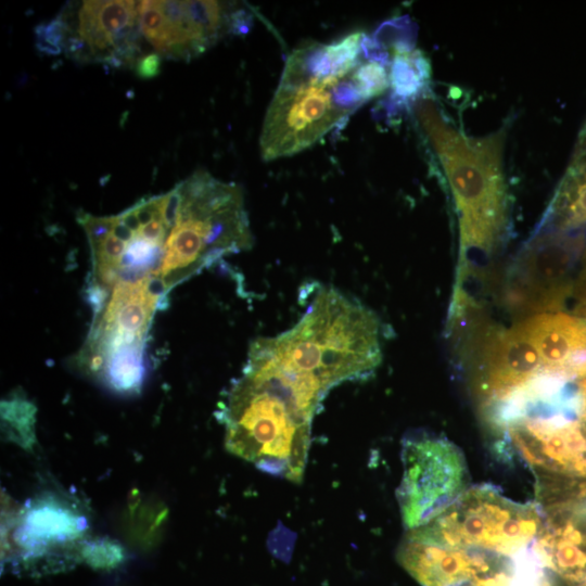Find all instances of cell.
I'll list each match as a JSON object with an SVG mask.
<instances>
[{
	"mask_svg": "<svg viewBox=\"0 0 586 586\" xmlns=\"http://www.w3.org/2000/svg\"><path fill=\"white\" fill-rule=\"evenodd\" d=\"M391 53L355 31L303 41L288 56L264 117L259 152L269 162L303 152L390 88Z\"/></svg>",
	"mask_w": 586,
	"mask_h": 586,
	"instance_id": "cell-1",
	"label": "cell"
},
{
	"mask_svg": "<svg viewBox=\"0 0 586 586\" xmlns=\"http://www.w3.org/2000/svg\"><path fill=\"white\" fill-rule=\"evenodd\" d=\"M316 412L276 371L247 356L217 415L231 454L264 472L300 483Z\"/></svg>",
	"mask_w": 586,
	"mask_h": 586,
	"instance_id": "cell-2",
	"label": "cell"
},
{
	"mask_svg": "<svg viewBox=\"0 0 586 586\" xmlns=\"http://www.w3.org/2000/svg\"><path fill=\"white\" fill-rule=\"evenodd\" d=\"M413 112L450 187L458 214L461 260L472 254L493 253L509 224L502 162L507 128L482 137L468 136L451 125L429 98L419 100Z\"/></svg>",
	"mask_w": 586,
	"mask_h": 586,
	"instance_id": "cell-3",
	"label": "cell"
},
{
	"mask_svg": "<svg viewBox=\"0 0 586 586\" xmlns=\"http://www.w3.org/2000/svg\"><path fill=\"white\" fill-rule=\"evenodd\" d=\"M252 344L277 364L311 375L328 392L369 378L382 360L378 316L334 288L320 289L291 329Z\"/></svg>",
	"mask_w": 586,
	"mask_h": 586,
	"instance_id": "cell-4",
	"label": "cell"
},
{
	"mask_svg": "<svg viewBox=\"0 0 586 586\" xmlns=\"http://www.w3.org/2000/svg\"><path fill=\"white\" fill-rule=\"evenodd\" d=\"M180 188V206L158 273L167 292L218 259L251 249L254 242L239 184L196 170Z\"/></svg>",
	"mask_w": 586,
	"mask_h": 586,
	"instance_id": "cell-5",
	"label": "cell"
},
{
	"mask_svg": "<svg viewBox=\"0 0 586 586\" xmlns=\"http://www.w3.org/2000/svg\"><path fill=\"white\" fill-rule=\"evenodd\" d=\"M167 294L160 279L143 278L88 298L92 322L74 358L77 367L114 393H138L145 377L146 337Z\"/></svg>",
	"mask_w": 586,
	"mask_h": 586,
	"instance_id": "cell-6",
	"label": "cell"
},
{
	"mask_svg": "<svg viewBox=\"0 0 586 586\" xmlns=\"http://www.w3.org/2000/svg\"><path fill=\"white\" fill-rule=\"evenodd\" d=\"M543 523L538 504L511 501L483 484L467 489L438 517L407 535L450 548L512 557L536 540Z\"/></svg>",
	"mask_w": 586,
	"mask_h": 586,
	"instance_id": "cell-7",
	"label": "cell"
},
{
	"mask_svg": "<svg viewBox=\"0 0 586 586\" xmlns=\"http://www.w3.org/2000/svg\"><path fill=\"white\" fill-rule=\"evenodd\" d=\"M402 461L404 472L396 495L408 530L430 523L467 491L469 477L463 454L444 437H407Z\"/></svg>",
	"mask_w": 586,
	"mask_h": 586,
	"instance_id": "cell-8",
	"label": "cell"
},
{
	"mask_svg": "<svg viewBox=\"0 0 586 586\" xmlns=\"http://www.w3.org/2000/svg\"><path fill=\"white\" fill-rule=\"evenodd\" d=\"M540 405L504 423L513 447L535 474L586 477V424L573 409Z\"/></svg>",
	"mask_w": 586,
	"mask_h": 586,
	"instance_id": "cell-9",
	"label": "cell"
},
{
	"mask_svg": "<svg viewBox=\"0 0 586 586\" xmlns=\"http://www.w3.org/2000/svg\"><path fill=\"white\" fill-rule=\"evenodd\" d=\"M11 523V537L4 538L5 562L36 563L80 556L89 522L82 510L65 495L41 494L25 504Z\"/></svg>",
	"mask_w": 586,
	"mask_h": 586,
	"instance_id": "cell-10",
	"label": "cell"
},
{
	"mask_svg": "<svg viewBox=\"0 0 586 586\" xmlns=\"http://www.w3.org/2000/svg\"><path fill=\"white\" fill-rule=\"evenodd\" d=\"M582 231L537 230L523 249L511 284V301L524 311L558 310L574 284L570 271L585 247Z\"/></svg>",
	"mask_w": 586,
	"mask_h": 586,
	"instance_id": "cell-11",
	"label": "cell"
},
{
	"mask_svg": "<svg viewBox=\"0 0 586 586\" xmlns=\"http://www.w3.org/2000/svg\"><path fill=\"white\" fill-rule=\"evenodd\" d=\"M506 556L442 546L407 535L397 551L399 564L421 586H466L497 571Z\"/></svg>",
	"mask_w": 586,
	"mask_h": 586,
	"instance_id": "cell-12",
	"label": "cell"
},
{
	"mask_svg": "<svg viewBox=\"0 0 586 586\" xmlns=\"http://www.w3.org/2000/svg\"><path fill=\"white\" fill-rule=\"evenodd\" d=\"M535 346L542 374L564 382L586 377V319L561 311L536 314L518 323Z\"/></svg>",
	"mask_w": 586,
	"mask_h": 586,
	"instance_id": "cell-13",
	"label": "cell"
},
{
	"mask_svg": "<svg viewBox=\"0 0 586 586\" xmlns=\"http://www.w3.org/2000/svg\"><path fill=\"white\" fill-rule=\"evenodd\" d=\"M542 374L538 353L519 324L491 340L483 366L482 392L494 403Z\"/></svg>",
	"mask_w": 586,
	"mask_h": 586,
	"instance_id": "cell-14",
	"label": "cell"
},
{
	"mask_svg": "<svg viewBox=\"0 0 586 586\" xmlns=\"http://www.w3.org/2000/svg\"><path fill=\"white\" fill-rule=\"evenodd\" d=\"M586 226V129L583 128L538 230L581 231Z\"/></svg>",
	"mask_w": 586,
	"mask_h": 586,
	"instance_id": "cell-15",
	"label": "cell"
},
{
	"mask_svg": "<svg viewBox=\"0 0 586 586\" xmlns=\"http://www.w3.org/2000/svg\"><path fill=\"white\" fill-rule=\"evenodd\" d=\"M391 97L398 105H415L424 98L431 78V65L422 51L413 46L390 50Z\"/></svg>",
	"mask_w": 586,
	"mask_h": 586,
	"instance_id": "cell-16",
	"label": "cell"
},
{
	"mask_svg": "<svg viewBox=\"0 0 586 586\" xmlns=\"http://www.w3.org/2000/svg\"><path fill=\"white\" fill-rule=\"evenodd\" d=\"M35 406L22 395L1 402L2 429L8 437L25 449L31 448L35 438Z\"/></svg>",
	"mask_w": 586,
	"mask_h": 586,
	"instance_id": "cell-17",
	"label": "cell"
},
{
	"mask_svg": "<svg viewBox=\"0 0 586 586\" xmlns=\"http://www.w3.org/2000/svg\"><path fill=\"white\" fill-rule=\"evenodd\" d=\"M139 25L144 38L157 53L169 58L171 50L170 24L158 1H140L137 5Z\"/></svg>",
	"mask_w": 586,
	"mask_h": 586,
	"instance_id": "cell-18",
	"label": "cell"
},
{
	"mask_svg": "<svg viewBox=\"0 0 586 586\" xmlns=\"http://www.w3.org/2000/svg\"><path fill=\"white\" fill-rule=\"evenodd\" d=\"M34 33L35 47L40 53L59 55L64 50L71 28L61 13L49 22L38 24Z\"/></svg>",
	"mask_w": 586,
	"mask_h": 586,
	"instance_id": "cell-19",
	"label": "cell"
},
{
	"mask_svg": "<svg viewBox=\"0 0 586 586\" xmlns=\"http://www.w3.org/2000/svg\"><path fill=\"white\" fill-rule=\"evenodd\" d=\"M81 559L97 569L117 566L125 559L124 548L109 538L85 542L80 550Z\"/></svg>",
	"mask_w": 586,
	"mask_h": 586,
	"instance_id": "cell-20",
	"label": "cell"
},
{
	"mask_svg": "<svg viewBox=\"0 0 586 586\" xmlns=\"http://www.w3.org/2000/svg\"><path fill=\"white\" fill-rule=\"evenodd\" d=\"M66 56L79 63L97 62L89 44L79 35H69L64 46Z\"/></svg>",
	"mask_w": 586,
	"mask_h": 586,
	"instance_id": "cell-21",
	"label": "cell"
},
{
	"mask_svg": "<svg viewBox=\"0 0 586 586\" xmlns=\"http://www.w3.org/2000/svg\"><path fill=\"white\" fill-rule=\"evenodd\" d=\"M572 295L575 300L574 313L586 319V245L581 256V270L574 283Z\"/></svg>",
	"mask_w": 586,
	"mask_h": 586,
	"instance_id": "cell-22",
	"label": "cell"
},
{
	"mask_svg": "<svg viewBox=\"0 0 586 586\" xmlns=\"http://www.w3.org/2000/svg\"><path fill=\"white\" fill-rule=\"evenodd\" d=\"M162 56L157 52L145 54L135 64V73L142 79L156 77L161 72Z\"/></svg>",
	"mask_w": 586,
	"mask_h": 586,
	"instance_id": "cell-23",
	"label": "cell"
},
{
	"mask_svg": "<svg viewBox=\"0 0 586 586\" xmlns=\"http://www.w3.org/2000/svg\"><path fill=\"white\" fill-rule=\"evenodd\" d=\"M576 397L578 417L586 424V377L577 384Z\"/></svg>",
	"mask_w": 586,
	"mask_h": 586,
	"instance_id": "cell-24",
	"label": "cell"
},
{
	"mask_svg": "<svg viewBox=\"0 0 586 586\" xmlns=\"http://www.w3.org/2000/svg\"><path fill=\"white\" fill-rule=\"evenodd\" d=\"M584 127H586V123H585Z\"/></svg>",
	"mask_w": 586,
	"mask_h": 586,
	"instance_id": "cell-25",
	"label": "cell"
}]
</instances>
